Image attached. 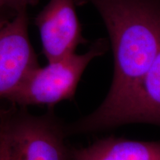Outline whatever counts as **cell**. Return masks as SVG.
Masks as SVG:
<instances>
[{
  "instance_id": "6da1fadb",
  "label": "cell",
  "mask_w": 160,
  "mask_h": 160,
  "mask_svg": "<svg viewBox=\"0 0 160 160\" xmlns=\"http://www.w3.org/2000/svg\"><path fill=\"white\" fill-rule=\"evenodd\" d=\"M108 39L101 38L82 54L73 53L44 67L37 66L6 98L14 105H48L49 107L74 97L82 76L95 58L108 51Z\"/></svg>"
},
{
  "instance_id": "7a4b0ae2",
  "label": "cell",
  "mask_w": 160,
  "mask_h": 160,
  "mask_svg": "<svg viewBox=\"0 0 160 160\" xmlns=\"http://www.w3.org/2000/svg\"><path fill=\"white\" fill-rule=\"evenodd\" d=\"M8 160H70L65 132L53 118L0 108Z\"/></svg>"
},
{
  "instance_id": "3957f363",
  "label": "cell",
  "mask_w": 160,
  "mask_h": 160,
  "mask_svg": "<svg viewBox=\"0 0 160 160\" xmlns=\"http://www.w3.org/2000/svg\"><path fill=\"white\" fill-rule=\"evenodd\" d=\"M133 122L160 123V53L131 91L109 108H98L67 128L82 133Z\"/></svg>"
},
{
  "instance_id": "277c9868",
  "label": "cell",
  "mask_w": 160,
  "mask_h": 160,
  "mask_svg": "<svg viewBox=\"0 0 160 160\" xmlns=\"http://www.w3.org/2000/svg\"><path fill=\"white\" fill-rule=\"evenodd\" d=\"M27 9L0 7V100L39 66L28 33Z\"/></svg>"
},
{
  "instance_id": "5b68a950",
  "label": "cell",
  "mask_w": 160,
  "mask_h": 160,
  "mask_svg": "<svg viewBox=\"0 0 160 160\" xmlns=\"http://www.w3.org/2000/svg\"><path fill=\"white\" fill-rule=\"evenodd\" d=\"M77 5L78 0H49L36 16L34 24L48 62L73 54L78 46L88 42L77 14Z\"/></svg>"
},
{
  "instance_id": "8992f818",
  "label": "cell",
  "mask_w": 160,
  "mask_h": 160,
  "mask_svg": "<svg viewBox=\"0 0 160 160\" xmlns=\"http://www.w3.org/2000/svg\"><path fill=\"white\" fill-rule=\"evenodd\" d=\"M70 160H160V142L108 137L72 151Z\"/></svg>"
},
{
  "instance_id": "52a82bcc",
  "label": "cell",
  "mask_w": 160,
  "mask_h": 160,
  "mask_svg": "<svg viewBox=\"0 0 160 160\" xmlns=\"http://www.w3.org/2000/svg\"><path fill=\"white\" fill-rule=\"evenodd\" d=\"M39 0H0V7L21 10L28 9L29 6H34Z\"/></svg>"
},
{
  "instance_id": "ba28073f",
  "label": "cell",
  "mask_w": 160,
  "mask_h": 160,
  "mask_svg": "<svg viewBox=\"0 0 160 160\" xmlns=\"http://www.w3.org/2000/svg\"><path fill=\"white\" fill-rule=\"evenodd\" d=\"M0 160H8L7 139L2 128H0Z\"/></svg>"
}]
</instances>
